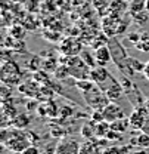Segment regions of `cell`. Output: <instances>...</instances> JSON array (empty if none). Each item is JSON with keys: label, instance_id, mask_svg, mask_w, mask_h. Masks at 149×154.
<instances>
[{"label": "cell", "instance_id": "cell-1", "mask_svg": "<svg viewBox=\"0 0 149 154\" xmlns=\"http://www.w3.org/2000/svg\"><path fill=\"white\" fill-rule=\"evenodd\" d=\"M36 139H37V136L33 132H28L25 129H16L13 126H10V129L3 128V131H1V144L10 153L21 154L25 148L33 145V142H36Z\"/></svg>", "mask_w": 149, "mask_h": 154}, {"label": "cell", "instance_id": "cell-2", "mask_svg": "<svg viewBox=\"0 0 149 154\" xmlns=\"http://www.w3.org/2000/svg\"><path fill=\"white\" fill-rule=\"evenodd\" d=\"M22 79V73L19 70V65L15 61H6L1 65V82L4 85H18Z\"/></svg>", "mask_w": 149, "mask_h": 154}, {"label": "cell", "instance_id": "cell-3", "mask_svg": "<svg viewBox=\"0 0 149 154\" xmlns=\"http://www.w3.org/2000/svg\"><path fill=\"white\" fill-rule=\"evenodd\" d=\"M80 142L74 138H61L55 148V154H80Z\"/></svg>", "mask_w": 149, "mask_h": 154}, {"label": "cell", "instance_id": "cell-4", "mask_svg": "<svg viewBox=\"0 0 149 154\" xmlns=\"http://www.w3.org/2000/svg\"><path fill=\"white\" fill-rule=\"evenodd\" d=\"M148 108H142V107H136L134 111L129 116V122H130V128L134 129V131H142L146 120L149 119L148 116Z\"/></svg>", "mask_w": 149, "mask_h": 154}, {"label": "cell", "instance_id": "cell-5", "mask_svg": "<svg viewBox=\"0 0 149 154\" xmlns=\"http://www.w3.org/2000/svg\"><path fill=\"white\" fill-rule=\"evenodd\" d=\"M102 113H103V117H105V120H106L108 123H112V122H115V120L124 117L123 108H121L120 105H117L114 101H109V102L106 104V107L102 110Z\"/></svg>", "mask_w": 149, "mask_h": 154}, {"label": "cell", "instance_id": "cell-6", "mask_svg": "<svg viewBox=\"0 0 149 154\" xmlns=\"http://www.w3.org/2000/svg\"><path fill=\"white\" fill-rule=\"evenodd\" d=\"M111 79L112 76L108 73V70L105 67H102V65L94 67V68L90 70V80L99 86V89L103 86V83H106V80H111Z\"/></svg>", "mask_w": 149, "mask_h": 154}, {"label": "cell", "instance_id": "cell-7", "mask_svg": "<svg viewBox=\"0 0 149 154\" xmlns=\"http://www.w3.org/2000/svg\"><path fill=\"white\" fill-rule=\"evenodd\" d=\"M40 88H41V86L38 85L37 80H36V82H34V80H28V82L19 85L18 91H19V94H22V95H25V96H30V98H38Z\"/></svg>", "mask_w": 149, "mask_h": 154}, {"label": "cell", "instance_id": "cell-8", "mask_svg": "<svg viewBox=\"0 0 149 154\" xmlns=\"http://www.w3.org/2000/svg\"><path fill=\"white\" fill-rule=\"evenodd\" d=\"M111 59H112V54L108 45H102V46L96 48V51H94V61H96L97 65L105 67Z\"/></svg>", "mask_w": 149, "mask_h": 154}, {"label": "cell", "instance_id": "cell-9", "mask_svg": "<svg viewBox=\"0 0 149 154\" xmlns=\"http://www.w3.org/2000/svg\"><path fill=\"white\" fill-rule=\"evenodd\" d=\"M124 92V89H123V86H121V83H118L117 80H114L111 85L103 91V94L106 95V98L109 99V101H115V99H118L121 94Z\"/></svg>", "mask_w": 149, "mask_h": 154}, {"label": "cell", "instance_id": "cell-10", "mask_svg": "<svg viewBox=\"0 0 149 154\" xmlns=\"http://www.w3.org/2000/svg\"><path fill=\"white\" fill-rule=\"evenodd\" d=\"M80 154H102V148L97 141L86 139V142H83V145L80 148Z\"/></svg>", "mask_w": 149, "mask_h": 154}, {"label": "cell", "instance_id": "cell-11", "mask_svg": "<svg viewBox=\"0 0 149 154\" xmlns=\"http://www.w3.org/2000/svg\"><path fill=\"white\" fill-rule=\"evenodd\" d=\"M30 122H31V120H30V116L21 113V114H18L15 119H12L10 126H13V128H16V129H27V128L30 126Z\"/></svg>", "mask_w": 149, "mask_h": 154}, {"label": "cell", "instance_id": "cell-12", "mask_svg": "<svg viewBox=\"0 0 149 154\" xmlns=\"http://www.w3.org/2000/svg\"><path fill=\"white\" fill-rule=\"evenodd\" d=\"M109 125H111V129H112V131H117V132H120V134H124V132H127V131H129V128H130L129 117L118 119V120L112 122V123H109Z\"/></svg>", "mask_w": 149, "mask_h": 154}, {"label": "cell", "instance_id": "cell-13", "mask_svg": "<svg viewBox=\"0 0 149 154\" xmlns=\"http://www.w3.org/2000/svg\"><path fill=\"white\" fill-rule=\"evenodd\" d=\"M134 46L142 52H149V30H143L142 33H139V40Z\"/></svg>", "mask_w": 149, "mask_h": 154}, {"label": "cell", "instance_id": "cell-14", "mask_svg": "<svg viewBox=\"0 0 149 154\" xmlns=\"http://www.w3.org/2000/svg\"><path fill=\"white\" fill-rule=\"evenodd\" d=\"M109 131H111V125L106 120L99 122V123H94V135H96L97 139L99 138H106V135H108Z\"/></svg>", "mask_w": 149, "mask_h": 154}, {"label": "cell", "instance_id": "cell-15", "mask_svg": "<svg viewBox=\"0 0 149 154\" xmlns=\"http://www.w3.org/2000/svg\"><path fill=\"white\" fill-rule=\"evenodd\" d=\"M131 145L139 147V148H149V134L140 132L137 136L131 138Z\"/></svg>", "mask_w": 149, "mask_h": 154}, {"label": "cell", "instance_id": "cell-16", "mask_svg": "<svg viewBox=\"0 0 149 154\" xmlns=\"http://www.w3.org/2000/svg\"><path fill=\"white\" fill-rule=\"evenodd\" d=\"M129 145H106V148L102 150V154H129Z\"/></svg>", "mask_w": 149, "mask_h": 154}, {"label": "cell", "instance_id": "cell-17", "mask_svg": "<svg viewBox=\"0 0 149 154\" xmlns=\"http://www.w3.org/2000/svg\"><path fill=\"white\" fill-rule=\"evenodd\" d=\"M129 9L133 15L142 14L143 9H146V0H131L130 5H129Z\"/></svg>", "mask_w": 149, "mask_h": 154}, {"label": "cell", "instance_id": "cell-18", "mask_svg": "<svg viewBox=\"0 0 149 154\" xmlns=\"http://www.w3.org/2000/svg\"><path fill=\"white\" fill-rule=\"evenodd\" d=\"M81 136L84 139H94V123L93 122H89L86 125H83L81 128Z\"/></svg>", "mask_w": 149, "mask_h": 154}, {"label": "cell", "instance_id": "cell-19", "mask_svg": "<svg viewBox=\"0 0 149 154\" xmlns=\"http://www.w3.org/2000/svg\"><path fill=\"white\" fill-rule=\"evenodd\" d=\"M9 36L13 37L15 40H24L25 38V27L24 25H12Z\"/></svg>", "mask_w": 149, "mask_h": 154}, {"label": "cell", "instance_id": "cell-20", "mask_svg": "<svg viewBox=\"0 0 149 154\" xmlns=\"http://www.w3.org/2000/svg\"><path fill=\"white\" fill-rule=\"evenodd\" d=\"M56 68H58V64H56V59L50 58V59H43V64H41V70L46 71V73H55Z\"/></svg>", "mask_w": 149, "mask_h": 154}, {"label": "cell", "instance_id": "cell-21", "mask_svg": "<svg viewBox=\"0 0 149 154\" xmlns=\"http://www.w3.org/2000/svg\"><path fill=\"white\" fill-rule=\"evenodd\" d=\"M75 86L80 89V91H83V94L84 92H89L90 89H93V82L92 80H89V79H83V80H77V83H75Z\"/></svg>", "mask_w": 149, "mask_h": 154}, {"label": "cell", "instance_id": "cell-22", "mask_svg": "<svg viewBox=\"0 0 149 154\" xmlns=\"http://www.w3.org/2000/svg\"><path fill=\"white\" fill-rule=\"evenodd\" d=\"M41 64H43V59H40L37 57H33L31 58V61H30V64H28V67H30V70L31 71H40L41 70Z\"/></svg>", "mask_w": 149, "mask_h": 154}, {"label": "cell", "instance_id": "cell-23", "mask_svg": "<svg viewBox=\"0 0 149 154\" xmlns=\"http://www.w3.org/2000/svg\"><path fill=\"white\" fill-rule=\"evenodd\" d=\"M22 25L25 27V30H36L37 28V22L34 24V17L33 15H28L27 18H24Z\"/></svg>", "mask_w": 149, "mask_h": 154}, {"label": "cell", "instance_id": "cell-24", "mask_svg": "<svg viewBox=\"0 0 149 154\" xmlns=\"http://www.w3.org/2000/svg\"><path fill=\"white\" fill-rule=\"evenodd\" d=\"M81 54V58H83V61L90 67V68H94V64H96V61H92V57L89 55V52H86V51H81L80 52Z\"/></svg>", "mask_w": 149, "mask_h": 154}, {"label": "cell", "instance_id": "cell-25", "mask_svg": "<svg viewBox=\"0 0 149 154\" xmlns=\"http://www.w3.org/2000/svg\"><path fill=\"white\" fill-rule=\"evenodd\" d=\"M103 120H105V117H103L102 110H94L92 113V122L93 123H99V122H103Z\"/></svg>", "mask_w": 149, "mask_h": 154}, {"label": "cell", "instance_id": "cell-26", "mask_svg": "<svg viewBox=\"0 0 149 154\" xmlns=\"http://www.w3.org/2000/svg\"><path fill=\"white\" fill-rule=\"evenodd\" d=\"M21 154H41V151L38 150L37 147H34V145H30L28 148H25L24 151Z\"/></svg>", "mask_w": 149, "mask_h": 154}, {"label": "cell", "instance_id": "cell-27", "mask_svg": "<svg viewBox=\"0 0 149 154\" xmlns=\"http://www.w3.org/2000/svg\"><path fill=\"white\" fill-rule=\"evenodd\" d=\"M129 40H131V42L136 45L137 40H139V34H137V33H130V34H129Z\"/></svg>", "mask_w": 149, "mask_h": 154}, {"label": "cell", "instance_id": "cell-28", "mask_svg": "<svg viewBox=\"0 0 149 154\" xmlns=\"http://www.w3.org/2000/svg\"><path fill=\"white\" fill-rule=\"evenodd\" d=\"M142 73H143V76L146 77V80H149V61L145 64V68H143V71H142Z\"/></svg>", "mask_w": 149, "mask_h": 154}, {"label": "cell", "instance_id": "cell-29", "mask_svg": "<svg viewBox=\"0 0 149 154\" xmlns=\"http://www.w3.org/2000/svg\"><path fill=\"white\" fill-rule=\"evenodd\" d=\"M27 107H28V110H34V107H37V102H33V101H30V102L27 104Z\"/></svg>", "mask_w": 149, "mask_h": 154}, {"label": "cell", "instance_id": "cell-30", "mask_svg": "<svg viewBox=\"0 0 149 154\" xmlns=\"http://www.w3.org/2000/svg\"><path fill=\"white\" fill-rule=\"evenodd\" d=\"M143 132H146V134H149V119L146 120V123H145V126H143V129H142Z\"/></svg>", "mask_w": 149, "mask_h": 154}, {"label": "cell", "instance_id": "cell-31", "mask_svg": "<svg viewBox=\"0 0 149 154\" xmlns=\"http://www.w3.org/2000/svg\"><path fill=\"white\" fill-rule=\"evenodd\" d=\"M133 154H149V151H146V148H142V150H139V151H136Z\"/></svg>", "mask_w": 149, "mask_h": 154}, {"label": "cell", "instance_id": "cell-32", "mask_svg": "<svg viewBox=\"0 0 149 154\" xmlns=\"http://www.w3.org/2000/svg\"><path fill=\"white\" fill-rule=\"evenodd\" d=\"M145 11L149 14V0H146V9H145Z\"/></svg>", "mask_w": 149, "mask_h": 154}, {"label": "cell", "instance_id": "cell-33", "mask_svg": "<svg viewBox=\"0 0 149 154\" xmlns=\"http://www.w3.org/2000/svg\"><path fill=\"white\" fill-rule=\"evenodd\" d=\"M145 107H146V108H148V110H149V98H148V99H146V104H145Z\"/></svg>", "mask_w": 149, "mask_h": 154}, {"label": "cell", "instance_id": "cell-34", "mask_svg": "<svg viewBox=\"0 0 149 154\" xmlns=\"http://www.w3.org/2000/svg\"><path fill=\"white\" fill-rule=\"evenodd\" d=\"M126 2H131V0H126Z\"/></svg>", "mask_w": 149, "mask_h": 154}]
</instances>
